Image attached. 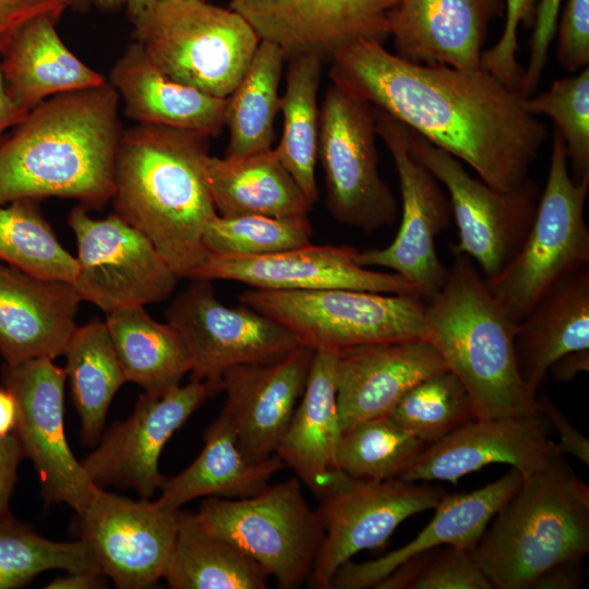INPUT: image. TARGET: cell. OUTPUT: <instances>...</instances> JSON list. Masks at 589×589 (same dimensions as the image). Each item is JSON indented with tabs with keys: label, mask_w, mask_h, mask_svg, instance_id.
<instances>
[{
	"label": "cell",
	"mask_w": 589,
	"mask_h": 589,
	"mask_svg": "<svg viewBox=\"0 0 589 589\" xmlns=\"http://www.w3.org/2000/svg\"><path fill=\"white\" fill-rule=\"evenodd\" d=\"M153 0H94V3L104 10H115L125 7L131 19L145 10Z\"/></svg>",
	"instance_id": "obj_56"
},
{
	"label": "cell",
	"mask_w": 589,
	"mask_h": 589,
	"mask_svg": "<svg viewBox=\"0 0 589 589\" xmlns=\"http://www.w3.org/2000/svg\"><path fill=\"white\" fill-rule=\"evenodd\" d=\"M514 346L520 376L536 392L555 360L589 349V265L560 279L515 324Z\"/></svg>",
	"instance_id": "obj_29"
},
{
	"label": "cell",
	"mask_w": 589,
	"mask_h": 589,
	"mask_svg": "<svg viewBox=\"0 0 589 589\" xmlns=\"http://www.w3.org/2000/svg\"><path fill=\"white\" fill-rule=\"evenodd\" d=\"M375 122L398 175L401 221L390 244L358 251L357 262L392 269L428 302L443 287L448 271L437 255L435 239L453 219L450 202L443 185L411 153L407 128L376 107Z\"/></svg>",
	"instance_id": "obj_13"
},
{
	"label": "cell",
	"mask_w": 589,
	"mask_h": 589,
	"mask_svg": "<svg viewBox=\"0 0 589 589\" xmlns=\"http://www.w3.org/2000/svg\"><path fill=\"white\" fill-rule=\"evenodd\" d=\"M506 20L498 41L490 49L483 50L480 68L509 89L518 93L524 68L517 61L518 27L524 24L532 27L536 16V0H505Z\"/></svg>",
	"instance_id": "obj_45"
},
{
	"label": "cell",
	"mask_w": 589,
	"mask_h": 589,
	"mask_svg": "<svg viewBox=\"0 0 589 589\" xmlns=\"http://www.w3.org/2000/svg\"><path fill=\"white\" fill-rule=\"evenodd\" d=\"M205 1H207V0H205Z\"/></svg>",
	"instance_id": "obj_58"
},
{
	"label": "cell",
	"mask_w": 589,
	"mask_h": 589,
	"mask_svg": "<svg viewBox=\"0 0 589 589\" xmlns=\"http://www.w3.org/2000/svg\"><path fill=\"white\" fill-rule=\"evenodd\" d=\"M582 579L581 561H566L543 572L530 589H576Z\"/></svg>",
	"instance_id": "obj_51"
},
{
	"label": "cell",
	"mask_w": 589,
	"mask_h": 589,
	"mask_svg": "<svg viewBox=\"0 0 589 589\" xmlns=\"http://www.w3.org/2000/svg\"><path fill=\"white\" fill-rule=\"evenodd\" d=\"M589 370V349H580L565 353L549 368V373L556 382H570L579 373Z\"/></svg>",
	"instance_id": "obj_52"
},
{
	"label": "cell",
	"mask_w": 589,
	"mask_h": 589,
	"mask_svg": "<svg viewBox=\"0 0 589 589\" xmlns=\"http://www.w3.org/2000/svg\"><path fill=\"white\" fill-rule=\"evenodd\" d=\"M328 75L495 189L529 178L546 137L545 125L522 108L519 95L482 69L414 63L362 39L335 55Z\"/></svg>",
	"instance_id": "obj_1"
},
{
	"label": "cell",
	"mask_w": 589,
	"mask_h": 589,
	"mask_svg": "<svg viewBox=\"0 0 589 589\" xmlns=\"http://www.w3.org/2000/svg\"><path fill=\"white\" fill-rule=\"evenodd\" d=\"M1 377L17 408L14 434L38 474L46 503L81 514L97 485L71 452L64 432V369L50 358L2 365Z\"/></svg>",
	"instance_id": "obj_16"
},
{
	"label": "cell",
	"mask_w": 589,
	"mask_h": 589,
	"mask_svg": "<svg viewBox=\"0 0 589 589\" xmlns=\"http://www.w3.org/2000/svg\"><path fill=\"white\" fill-rule=\"evenodd\" d=\"M336 360L337 350H314L303 393L275 452L316 497L337 469Z\"/></svg>",
	"instance_id": "obj_28"
},
{
	"label": "cell",
	"mask_w": 589,
	"mask_h": 589,
	"mask_svg": "<svg viewBox=\"0 0 589 589\" xmlns=\"http://www.w3.org/2000/svg\"><path fill=\"white\" fill-rule=\"evenodd\" d=\"M65 9L63 0H0V53L25 23L40 15L58 21Z\"/></svg>",
	"instance_id": "obj_48"
},
{
	"label": "cell",
	"mask_w": 589,
	"mask_h": 589,
	"mask_svg": "<svg viewBox=\"0 0 589 589\" xmlns=\"http://www.w3.org/2000/svg\"><path fill=\"white\" fill-rule=\"evenodd\" d=\"M67 4V8L76 10L80 12H85L91 4L94 3V0H63Z\"/></svg>",
	"instance_id": "obj_57"
},
{
	"label": "cell",
	"mask_w": 589,
	"mask_h": 589,
	"mask_svg": "<svg viewBox=\"0 0 589 589\" xmlns=\"http://www.w3.org/2000/svg\"><path fill=\"white\" fill-rule=\"evenodd\" d=\"M134 24V41L171 80L227 98L261 39L237 12L205 0H153Z\"/></svg>",
	"instance_id": "obj_6"
},
{
	"label": "cell",
	"mask_w": 589,
	"mask_h": 589,
	"mask_svg": "<svg viewBox=\"0 0 589 589\" xmlns=\"http://www.w3.org/2000/svg\"><path fill=\"white\" fill-rule=\"evenodd\" d=\"M537 411L558 432L557 444L562 454H568L589 465V441L570 422L567 416L546 396L537 397Z\"/></svg>",
	"instance_id": "obj_49"
},
{
	"label": "cell",
	"mask_w": 589,
	"mask_h": 589,
	"mask_svg": "<svg viewBox=\"0 0 589 589\" xmlns=\"http://www.w3.org/2000/svg\"><path fill=\"white\" fill-rule=\"evenodd\" d=\"M556 55L561 67L575 73L589 64V0H567L556 25Z\"/></svg>",
	"instance_id": "obj_46"
},
{
	"label": "cell",
	"mask_w": 589,
	"mask_h": 589,
	"mask_svg": "<svg viewBox=\"0 0 589 589\" xmlns=\"http://www.w3.org/2000/svg\"><path fill=\"white\" fill-rule=\"evenodd\" d=\"M73 284L0 262V354L4 363L64 353L81 302Z\"/></svg>",
	"instance_id": "obj_24"
},
{
	"label": "cell",
	"mask_w": 589,
	"mask_h": 589,
	"mask_svg": "<svg viewBox=\"0 0 589 589\" xmlns=\"http://www.w3.org/2000/svg\"><path fill=\"white\" fill-rule=\"evenodd\" d=\"M285 467L276 453L260 462L245 459L229 421L219 413L204 432L202 452L182 472L165 478L156 501L181 509L197 497H250L266 489L272 477Z\"/></svg>",
	"instance_id": "obj_31"
},
{
	"label": "cell",
	"mask_w": 589,
	"mask_h": 589,
	"mask_svg": "<svg viewBox=\"0 0 589 589\" xmlns=\"http://www.w3.org/2000/svg\"><path fill=\"white\" fill-rule=\"evenodd\" d=\"M164 578L171 589H265L268 575L241 550L183 512Z\"/></svg>",
	"instance_id": "obj_34"
},
{
	"label": "cell",
	"mask_w": 589,
	"mask_h": 589,
	"mask_svg": "<svg viewBox=\"0 0 589 589\" xmlns=\"http://www.w3.org/2000/svg\"><path fill=\"white\" fill-rule=\"evenodd\" d=\"M29 111L20 108L10 97L2 70H1V53H0V140L3 134L13 127L20 124Z\"/></svg>",
	"instance_id": "obj_54"
},
{
	"label": "cell",
	"mask_w": 589,
	"mask_h": 589,
	"mask_svg": "<svg viewBox=\"0 0 589 589\" xmlns=\"http://www.w3.org/2000/svg\"><path fill=\"white\" fill-rule=\"evenodd\" d=\"M240 303L280 323L302 344L340 350L357 345L429 340L425 301L418 296L356 289L251 288Z\"/></svg>",
	"instance_id": "obj_8"
},
{
	"label": "cell",
	"mask_w": 589,
	"mask_h": 589,
	"mask_svg": "<svg viewBox=\"0 0 589 589\" xmlns=\"http://www.w3.org/2000/svg\"><path fill=\"white\" fill-rule=\"evenodd\" d=\"M57 20L40 15L25 23L1 55V70L12 100L29 111L44 100L106 83L63 44Z\"/></svg>",
	"instance_id": "obj_30"
},
{
	"label": "cell",
	"mask_w": 589,
	"mask_h": 589,
	"mask_svg": "<svg viewBox=\"0 0 589 589\" xmlns=\"http://www.w3.org/2000/svg\"><path fill=\"white\" fill-rule=\"evenodd\" d=\"M106 575L99 569L67 572L48 582L46 589H97L105 587Z\"/></svg>",
	"instance_id": "obj_53"
},
{
	"label": "cell",
	"mask_w": 589,
	"mask_h": 589,
	"mask_svg": "<svg viewBox=\"0 0 589 589\" xmlns=\"http://www.w3.org/2000/svg\"><path fill=\"white\" fill-rule=\"evenodd\" d=\"M206 178L220 216H306L313 207L274 148L241 158L209 155Z\"/></svg>",
	"instance_id": "obj_32"
},
{
	"label": "cell",
	"mask_w": 589,
	"mask_h": 589,
	"mask_svg": "<svg viewBox=\"0 0 589 589\" xmlns=\"http://www.w3.org/2000/svg\"><path fill=\"white\" fill-rule=\"evenodd\" d=\"M388 416L428 444L477 419L466 387L448 369L413 385Z\"/></svg>",
	"instance_id": "obj_41"
},
{
	"label": "cell",
	"mask_w": 589,
	"mask_h": 589,
	"mask_svg": "<svg viewBox=\"0 0 589 589\" xmlns=\"http://www.w3.org/2000/svg\"><path fill=\"white\" fill-rule=\"evenodd\" d=\"M562 455L540 413L474 419L429 444L400 479L456 483L491 464L510 465L525 478Z\"/></svg>",
	"instance_id": "obj_21"
},
{
	"label": "cell",
	"mask_w": 589,
	"mask_h": 589,
	"mask_svg": "<svg viewBox=\"0 0 589 589\" xmlns=\"http://www.w3.org/2000/svg\"><path fill=\"white\" fill-rule=\"evenodd\" d=\"M196 515L206 530L241 550L279 588L297 589L309 580L324 528L299 478L250 497H205Z\"/></svg>",
	"instance_id": "obj_9"
},
{
	"label": "cell",
	"mask_w": 589,
	"mask_h": 589,
	"mask_svg": "<svg viewBox=\"0 0 589 589\" xmlns=\"http://www.w3.org/2000/svg\"><path fill=\"white\" fill-rule=\"evenodd\" d=\"M285 62L286 56L278 46L261 40L226 100L224 123L229 130V143L225 157L241 158L272 148Z\"/></svg>",
	"instance_id": "obj_37"
},
{
	"label": "cell",
	"mask_w": 589,
	"mask_h": 589,
	"mask_svg": "<svg viewBox=\"0 0 589 589\" xmlns=\"http://www.w3.org/2000/svg\"><path fill=\"white\" fill-rule=\"evenodd\" d=\"M374 589H493L470 551L440 545L401 562Z\"/></svg>",
	"instance_id": "obj_44"
},
{
	"label": "cell",
	"mask_w": 589,
	"mask_h": 589,
	"mask_svg": "<svg viewBox=\"0 0 589 589\" xmlns=\"http://www.w3.org/2000/svg\"><path fill=\"white\" fill-rule=\"evenodd\" d=\"M398 0H231L261 40L278 46L286 60L315 55L330 62L358 40L383 44L388 13Z\"/></svg>",
	"instance_id": "obj_19"
},
{
	"label": "cell",
	"mask_w": 589,
	"mask_h": 589,
	"mask_svg": "<svg viewBox=\"0 0 589 589\" xmlns=\"http://www.w3.org/2000/svg\"><path fill=\"white\" fill-rule=\"evenodd\" d=\"M447 369L429 340H397L337 350L336 397L341 432L388 416L401 397L426 376Z\"/></svg>",
	"instance_id": "obj_23"
},
{
	"label": "cell",
	"mask_w": 589,
	"mask_h": 589,
	"mask_svg": "<svg viewBox=\"0 0 589 589\" xmlns=\"http://www.w3.org/2000/svg\"><path fill=\"white\" fill-rule=\"evenodd\" d=\"M208 137L161 125L122 132L116 157L115 213L154 244L179 278L207 256L205 225L217 214L206 178Z\"/></svg>",
	"instance_id": "obj_3"
},
{
	"label": "cell",
	"mask_w": 589,
	"mask_h": 589,
	"mask_svg": "<svg viewBox=\"0 0 589 589\" xmlns=\"http://www.w3.org/2000/svg\"><path fill=\"white\" fill-rule=\"evenodd\" d=\"M65 374L80 416L83 446L98 444L106 416L118 389L127 382L105 322L76 327L64 350Z\"/></svg>",
	"instance_id": "obj_35"
},
{
	"label": "cell",
	"mask_w": 589,
	"mask_h": 589,
	"mask_svg": "<svg viewBox=\"0 0 589 589\" xmlns=\"http://www.w3.org/2000/svg\"><path fill=\"white\" fill-rule=\"evenodd\" d=\"M49 569H99L88 545L81 539L59 542L43 538L10 513L0 518V589H15Z\"/></svg>",
	"instance_id": "obj_40"
},
{
	"label": "cell",
	"mask_w": 589,
	"mask_h": 589,
	"mask_svg": "<svg viewBox=\"0 0 589 589\" xmlns=\"http://www.w3.org/2000/svg\"><path fill=\"white\" fill-rule=\"evenodd\" d=\"M286 61V88L279 103L283 133L274 151L314 205L318 199L315 179L320 129L317 93L324 62L315 55L294 56Z\"/></svg>",
	"instance_id": "obj_36"
},
{
	"label": "cell",
	"mask_w": 589,
	"mask_h": 589,
	"mask_svg": "<svg viewBox=\"0 0 589 589\" xmlns=\"http://www.w3.org/2000/svg\"><path fill=\"white\" fill-rule=\"evenodd\" d=\"M389 416L362 420L341 432L336 468L351 478H400L428 447Z\"/></svg>",
	"instance_id": "obj_38"
},
{
	"label": "cell",
	"mask_w": 589,
	"mask_h": 589,
	"mask_svg": "<svg viewBox=\"0 0 589 589\" xmlns=\"http://www.w3.org/2000/svg\"><path fill=\"white\" fill-rule=\"evenodd\" d=\"M0 204V262L27 274L73 284L76 257L60 243L33 200Z\"/></svg>",
	"instance_id": "obj_39"
},
{
	"label": "cell",
	"mask_w": 589,
	"mask_h": 589,
	"mask_svg": "<svg viewBox=\"0 0 589 589\" xmlns=\"http://www.w3.org/2000/svg\"><path fill=\"white\" fill-rule=\"evenodd\" d=\"M589 176L575 181L564 140L553 132L550 167L532 225L516 255L485 284L513 323L564 276L589 265L585 204Z\"/></svg>",
	"instance_id": "obj_7"
},
{
	"label": "cell",
	"mask_w": 589,
	"mask_h": 589,
	"mask_svg": "<svg viewBox=\"0 0 589 589\" xmlns=\"http://www.w3.org/2000/svg\"><path fill=\"white\" fill-rule=\"evenodd\" d=\"M110 83L52 96L0 140V204L49 196L99 208L112 199L121 137Z\"/></svg>",
	"instance_id": "obj_2"
},
{
	"label": "cell",
	"mask_w": 589,
	"mask_h": 589,
	"mask_svg": "<svg viewBox=\"0 0 589 589\" xmlns=\"http://www.w3.org/2000/svg\"><path fill=\"white\" fill-rule=\"evenodd\" d=\"M181 515L157 501H133L97 486L76 514V532L116 587L145 589L164 578Z\"/></svg>",
	"instance_id": "obj_17"
},
{
	"label": "cell",
	"mask_w": 589,
	"mask_h": 589,
	"mask_svg": "<svg viewBox=\"0 0 589 589\" xmlns=\"http://www.w3.org/2000/svg\"><path fill=\"white\" fill-rule=\"evenodd\" d=\"M522 474L515 468L494 482L464 494H445L434 516L418 536L407 544L386 555L363 563L345 562L335 573L330 588H374L401 562L421 551L454 545L471 551L489 522L517 491Z\"/></svg>",
	"instance_id": "obj_26"
},
{
	"label": "cell",
	"mask_w": 589,
	"mask_h": 589,
	"mask_svg": "<svg viewBox=\"0 0 589 589\" xmlns=\"http://www.w3.org/2000/svg\"><path fill=\"white\" fill-rule=\"evenodd\" d=\"M110 84L122 99L125 116L139 124L168 127L205 137L225 127L227 98L205 94L166 76L133 41L110 72Z\"/></svg>",
	"instance_id": "obj_27"
},
{
	"label": "cell",
	"mask_w": 589,
	"mask_h": 589,
	"mask_svg": "<svg viewBox=\"0 0 589 589\" xmlns=\"http://www.w3.org/2000/svg\"><path fill=\"white\" fill-rule=\"evenodd\" d=\"M221 392L217 382L191 378L163 394L139 396L133 413L115 422L98 446L81 464L94 484L135 490L149 500L165 477L158 468L160 454L190 416L209 397Z\"/></svg>",
	"instance_id": "obj_18"
},
{
	"label": "cell",
	"mask_w": 589,
	"mask_h": 589,
	"mask_svg": "<svg viewBox=\"0 0 589 589\" xmlns=\"http://www.w3.org/2000/svg\"><path fill=\"white\" fill-rule=\"evenodd\" d=\"M77 243L73 286L83 301L106 314L166 300L178 276L154 244L116 213L94 219L84 206L69 214Z\"/></svg>",
	"instance_id": "obj_14"
},
{
	"label": "cell",
	"mask_w": 589,
	"mask_h": 589,
	"mask_svg": "<svg viewBox=\"0 0 589 589\" xmlns=\"http://www.w3.org/2000/svg\"><path fill=\"white\" fill-rule=\"evenodd\" d=\"M561 0H540L536 9L530 40V57L518 94L526 98L532 95L542 76L550 44L555 35Z\"/></svg>",
	"instance_id": "obj_47"
},
{
	"label": "cell",
	"mask_w": 589,
	"mask_h": 589,
	"mask_svg": "<svg viewBox=\"0 0 589 589\" xmlns=\"http://www.w3.org/2000/svg\"><path fill=\"white\" fill-rule=\"evenodd\" d=\"M532 116H549L564 140L575 181L589 176V68L578 74L554 80L550 88L533 97L520 98Z\"/></svg>",
	"instance_id": "obj_43"
},
{
	"label": "cell",
	"mask_w": 589,
	"mask_h": 589,
	"mask_svg": "<svg viewBox=\"0 0 589 589\" xmlns=\"http://www.w3.org/2000/svg\"><path fill=\"white\" fill-rule=\"evenodd\" d=\"M589 551V488L564 459L525 477L470 554L493 589H530Z\"/></svg>",
	"instance_id": "obj_5"
},
{
	"label": "cell",
	"mask_w": 589,
	"mask_h": 589,
	"mask_svg": "<svg viewBox=\"0 0 589 589\" xmlns=\"http://www.w3.org/2000/svg\"><path fill=\"white\" fill-rule=\"evenodd\" d=\"M375 107L332 84L320 109L317 158L326 206L342 225L371 233L392 225L398 205L378 170Z\"/></svg>",
	"instance_id": "obj_10"
},
{
	"label": "cell",
	"mask_w": 589,
	"mask_h": 589,
	"mask_svg": "<svg viewBox=\"0 0 589 589\" xmlns=\"http://www.w3.org/2000/svg\"><path fill=\"white\" fill-rule=\"evenodd\" d=\"M17 418L16 401L13 394L5 387H0V437L14 432Z\"/></svg>",
	"instance_id": "obj_55"
},
{
	"label": "cell",
	"mask_w": 589,
	"mask_h": 589,
	"mask_svg": "<svg viewBox=\"0 0 589 589\" xmlns=\"http://www.w3.org/2000/svg\"><path fill=\"white\" fill-rule=\"evenodd\" d=\"M358 250L348 245L309 243L260 256L207 254L191 280H232L265 290L356 289L418 296L396 273L361 266Z\"/></svg>",
	"instance_id": "obj_20"
},
{
	"label": "cell",
	"mask_w": 589,
	"mask_h": 589,
	"mask_svg": "<svg viewBox=\"0 0 589 589\" xmlns=\"http://www.w3.org/2000/svg\"><path fill=\"white\" fill-rule=\"evenodd\" d=\"M407 128V127H406ZM411 153L445 188L458 230L449 250L468 255L485 280L495 277L521 248L532 225L540 188L527 178L508 190L476 179L460 160L407 128Z\"/></svg>",
	"instance_id": "obj_11"
},
{
	"label": "cell",
	"mask_w": 589,
	"mask_h": 589,
	"mask_svg": "<svg viewBox=\"0 0 589 589\" xmlns=\"http://www.w3.org/2000/svg\"><path fill=\"white\" fill-rule=\"evenodd\" d=\"M438 293L425 302L429 341L466 387L477 419L538 413L537 392L520 376L513 323L476 263L450 250Z\"/></svg>",
	"instance_id": "obj_4"
},
{
	"label": "cell",
	"mask_w": 589,
	"mask_h": 589,
	"mask_svg": "<svg viewBox=\"0 0 589 589\" xmlns=\"http://www.w3.org/2000/svg\"><path fill=\"white\" fill-rule=\"evenodd\" d=\"M445 494L425 482L356 479L335 469L316 497L324 538L310 587L330 589L335 573L345 562L363 550L382 546L405 519L433 509Z\"/></svg>",
	"instance_id": "obj_12"
},
{
	"label": "cell",
	"mask_w": 589,
	"mask_h": 589,
	"mask_svg": "<svg viewBox=\"0 0 589 589\" xmlns=\"http://www.w3.org/2000/svg\"><path fill=\"white\" fill-rule=\"evenodd\" d=\"M22 458L24 454L14 432L0 437V518L10 513L9 502Z\"/></svg>",
	"instance_id": "obj_50"
},
{
	"label": "cell",
	"mask_w": 589,
	"mask_h": 589,
	"mask_svg": "<svg viewBox=\"0 0 589 589\" xmlns=\"http://www.w3.org/2000/svg\"><path fill=\"white\" fill-rule=\"evenodd\" d=\"M497 0H398L388 13L396 55L414 63L480 68Z\"/></svg>",
	"instance_id": "obj_25"
},
{
	"label": "cell",
	"mask_w": 589,
	"mask_h": 589,
	"mask_svg": "<svg viewBox=\"0 0 589 589\" xmlns=\"http://www.w3.org/2000/svg\"><path fill=\"white\" fill-rule=\"evenodd\" d=\"M312 235L308 216L216 214L204 227L203 243L207 254L260 256L306 245Z\"/></svg>",
	"instance_id": "obj_42"
},
{
	"label": "cell",
	"mask_w": 589,
	"mask_h": 589,
	"mask_svg": "<svg viewBox=\"0 0 589 589\" xmlns=\"http://www.w3.org/2000/svg\"><path fill=\"white\" fill-rule=\"evenodd\" d=\"M313 353L303 344L277 360L240 364L223 373L226 399L220 413L249 461L275 454L303 393Z\"/></svg>",
	"instance_id": "obj_22"
},
{
	"label": "cell",
	"mask_w": 589,
	"mask_h": 589,
	"mask_svg": "<svg viewBox=\"0 0 589 589\" xmlns=\"http://www.w3.org/2000/svg\"><path fill=\"white\" fill-rule=\"evenodd\" d=\"M127 382L163 394L191 371L184 346L168 323L155 321L142 305L106 314L105 321Z\"/></svg>",
	"instance_id": "obj_33"
},
{
	"label": "cell",
	"mask_w": 589,
	"mask_h": 589,
	"mask_svg": "<svg viewBox=\"0 0 589 589\" xmlns=\"http://www.w3.org/2000/svg\"><path fill=\"white\" fill-rule=\"evenodd\" d=\"M166 316L184 346L193 380L220 383L232 366L274 361L303 345L290 329L256 310L225 305L211 280H193Z\"/></svg>",
	"instance_id": "obj_15"
}]
</instances>
